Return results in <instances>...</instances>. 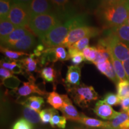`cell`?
Listing matches in <instances>:
<instances>
[{
	"instance_id": "6da1fadb",
	"label": "cell",
	"mask_w": 129,
	"mask_h": 129,
	"mask_svg": "<svg viewBox=\"0 0 129 129\" xmlns=\"http://www.w3.org/2000/svg\"><path fill=\"white\" fill-rule=\"evenodd\" d=\"M129 13V1L110 6H99L96 16L103 27L114 28L127 23Z\"/></svg>"
},
{
	"instance_id": "7a4b0ae2",
	"label": "cell",
	"mask_w": 129,
	"mask_h": 129,
	"mask_svg": "<svg viewBox=\"0 0 129 129\" xmlns=\"http://www.w3.org/2000/svg\"><path fill=\"white\" fill-rule=\"evenodd\" d=\"M63 23L56 13H47L31 17L28 26L34 34L41 40L48 32L59 24Z\"/></svg>"
},
{
	"instance_id": "3957f363",
	"label": "cell",
	"mask_w": 129,
	"mask_h": 129,
	"mask_svg": "<svg viewBox=\"0 0 129 129\" xmlns=\"http://www.w3.org/2000/svg\"><path fill=\"white\" fill-rule=\"evenodd\" d=\"M67 90L73 99L74 102L82 108H88L90 104L99 98V94L94 88L85 84L68 88Z\"/></svg>"
},
{
	"instance_id": "277c9868",
	"label": "cell",
	"mask_w": 129,
	"mask_h": 129,
	"mask_svg": "<svg viewBox=\"0 0 129 129\" xmlns=\"http://www.w3.org/2000/svg\"><path fill=\"white\" fill-rule=\"evenodd\" d=\"M98 44L107 48L109 52L120 61L123 62L129 59V46L111 32L107 36L101 38Z\"/></svg>"
},
{
	"instance_id": "5b68a950",
	"label": "cell",
	"mask_w": 129,
	"mask_h": 129,
	"mask_svg": "<svg viewBox=\"0 0 129 129\" xmlns=\"http://www.w3.org/2000/svg\"><path fill=\"white\" fill-rule=\"evenodd\" d=\"M70 31L68 26L62 23L53 28L40 40L47 48L56 47L62 45Z\"/></svg>"
},
{
	"instance_id": "8992f818",
	"label": "cell",
	"mask_w": 129,
	"mask_h": 129,
	"mask_svg": "<svg viewBox=\"0 0 129 129\" xmlns=\"http://www.w3.org/2000/svg\"><path fill=\"white\" fill-rule=\"evenodd\" d=\"M30 16L28 5L13 3L7 19L10 21L16 28L28 26Z\"/></svg>"
},
{
	"instance_id": "52a82bcc",
	"label": "cell",
	"mask_w": 129,
	"mask_h": 129,
	"mask_svg": "<svg viewBox=\"0 0 129 129\" xmlns=\"http://www.w3.org/2000/svg\"><path fill=\"white\" fill-rule=\"evenodd\" d=\"M102 32V29L97 27L88 26L78 27L69 32L61 46L69 48L72 44L84 37H90L91 38L98 37L101 34Z\"/></svg>"
},
{
	"instance_id": "ba28073f",
	"label": "cell",
	"mask_w": 129,
	"mask_h": 129,
	"mask_svg": "<svg viewBox=\"0 0 129 129\" xmlns=\"http://www.w3.org/2000/svg\"><path fill=\"white\" fill-rule=\"evenodd\" d=\"M54 13L63 22L78 14L73 0H50Z\"/></svg>"
},
{
	"instance_id": "9c48e42d",
	"label": "cell",
	"mask_w": 129,
	"mask_h": 129,
	"mask_svg": "<svg viewBox=\"0 0 129 129\" xmlns=\"http://www.w3.org/2000/svg\"><path fill=\"white\" fill-rule=\"evenodd\" d=\"M14 91L19 98L28 96L33 93H37L42 96L48 94L46 91L40 88L35 84V79L33 76H30L28 82H23V85L20 88L14 89Z\"/></svg>"
},
{
	"instance_id": "30bf717a",
	"label": "cell",
	"mask_w": 129,
	"mask_h": 129,
	"mask_svg": "<svg viewBox=\"0 0 129 129\" xmlns=\"http://www.w3.org/2000/svg\"><path fill=\"white\" fill-rule=\"evenodd\" d=\"M28 7L31 17L39 14L54 13L50 0H32Z\"/></svg>"
},
{
	"instance_id": "8fae6325",
	"label": "cell",
	"mask_w": 129,
	"mask_h": 129,
	"mask_svg": "<svg viewBox=\"0 0 129 129\" xmlns=\"http://www.w3.org/2000/svg\"><path fill=\"white\" fill-rule=\"evenodd\" d=\"M62 113L63 116L67 118V120L72 121L80 122L83 113H80L77 111L76 108L72 104V102L67 94L64 96V102L63 106L60 109Z\"/></svg>"
},
{
	"instance_id": "7c38bea8",
	"label": "cell",
	"mask_w": 129,
	"mask_h": 129,
	"mask_svg": "<svg viewBox=\"0 0 129 129\" xmlns=\"http://www.w3.org/2000/svg\"><path fill=\"white\" fill-rule=\"evenodd\" d=\"M93 112L97 116L104 120H112L119 114L110 105L106 104L103 100H100L96 102L93 109Z\"/></svg>"
},
{
	"instance_id": "4fadbf2b",
	"label": "cell",
	"mask_w": 129,
	"mask_h": 129,
	"mask_svg": "<svg viewBox=\"0 0 129 129\" xmlns=\"http://www.w3.org/2000/svg\"><path fill=\"white\" fill-rule=\"evenodd\" d=\"M29 33H30L29 30L25 27L16 28L10 34H9L6 38L1 41V46L10 48L21 38Z\"/></svg>"
},
{
	"instance_id": "5bb4252c",
	"label": "cell",
	"mask_w": 129,
	"mask_h": 129,
	"mask_svg": "<svg viewBox=\"0 0 129 129\" xmlns=\"http://www.w3.org/2000/svg\"><path fill=\"white\" fill-rule=\"evenodd\" d=\"M81 70L78 66L71 65L68 67V71L64 80L66 88L73 87L80 85Z\"/></svg>"
},
{
	"instance_id": "9a60e30c",
	"label": "cell",
	"mask_w": 129,
	"mask_h": 129,
	"mask_svg": "<svg viewBox=\"0 0 129 129\" xmlns=\"http://www.w3.org/2000/svg\"><path fill=\"white\" fill-rule=\"evenodd\" d=\"M36 44V40L33 34L29 33L14 44L10 48L19 51H27L31 49Z\"/></svg>"
},
{
	"instance_id": "2e32d148",
	"label": "cell",
	"mask_w": 129,
	"mask_h": 129,
	"mask_svg": "<svg viewBox=\"0 0 129 129\" xmlns=\"http://www.w3.org/2000/svg\"><path fill=\"white\" fill-rule=\"evenodd\" d=\"M80 122L90 128L110 129V127H109V122L103 121L98 120V119H95L93 118L87 117V116H85L84 114H83V115H82L81 118Z\"/></svg>"
},
{
	"instance_id": "e0dca14e",
	"label": "cell",
	"mask_w": 129,
	"mask_h": 129,
	"mask_svg": "<svg viewBox=\"0 0 129 129\" xmlns=\"http://www.w3.org/2000/svg\"><path fill=\"white\" fill-rule=\"evenodd\" d=\"M20 104L23 106L29 108L38 113H40L42 107L44 104V100L40 96H32L29 97L25 101L21 102Z\"/></svg>"
},
{
	"instance_id": "ac0fdd59",
	"label": "cell",
	"mask_w": 129,
	"mask_h": 129,
	"mask_svg": "<svg viewBox=\"0 0 129 129\" xmlns=\"http://www.w3.org/2000/svg\"><path fill=\"white\" fill-rule=\"evenodd\" d=\"M71 30L78 27L84 26L88 24L87 16L84 14H78L64 22Z\"/></svg>"
},
{
	"instance_id": "d6986e66",
	"label": "cell",
	"mask_w": 129,
	"mask_h": 129,
	"mask_svg": "<svg viewBox=\"0 0 129 129\" xmlns=\"http://www.w3.org/2000/svg\"><path fill=\"white\" fill-rule=\"evenodd\" d=\"M40 77L46 83H52L53 85H56L57 81V73L53 65L41 69L40 72Z\"/></svg>"
},
{
	"instance_id": "ffe728a7",
	"label": "cell",
	"mask_w": 129,
	"mask_h": 129,
	"mask_svg": "<svg viewBox=\"0 0 129 129\" xmlns=\"http://www.w3.org/2000/svg\"><path fill=\"white\" fill-rule=\"evenodd\" d=\"M110 32L117 36L122 42L129 46V26L127 23L111 29Z\"/></svg>"
},
{
	"instance_id": "44dd1931",
	"label": "cell",
	"mask_w": 129,
	"mask_h": 129,
	"mask_svg": "<svg viewBox=\"0 0 129 129\" xmlns=\"http://www.w3.org/2000/svg\"><path fill=\"white\" fill-rule=\"evenodd\" d=\"M65 94H59L53 91L49 93L47 97V102L55 109H60L63 106Z\"/></svg>"
},
{
	"instance_id": "7402d4cb",
	"label": "cell",
	"mask_w": 129,
	"mask_h": 129,
	"mask_svg": "<svg viewBox=\"0 0 129 129\" xmlns=\"http://www.w3.org/2000/svg\"><path fill=\"white\" fill-rule=\"evenodd\" d=\"M109 53L110 54V61L114 69H115V71L117 75L119 81L128 80L121 61L117 59L111 52H109Z\"/></svg>"
},
{
	"instance_id": "603a6c76",
	"label": "cell",
	"mask_w": 129,
	"mask_h": 129,
	"mask_svg": "<svg viewBox=\"0 0 129 129\" xmlns=\"http://www.w3.org/2000/svg\"><path fill=\"white\" fill-rule=\"evenodd\" d=\"M34 54H30L28 57L24 58L18 60L19 62L22 64L23 68L25 69L26 72L28 74H30L32 72L37 71V64L39 62L38 59H35Z\"/></svg>"
},
{
	"instance_id": "cb8c5ba5",
	"label": "cell",
	"mask_w": 129,
	"mask_h": 129,
	"mask_svg": "<svg viewBox=\"0 0 129 129\" xmlns=\"http://www.w3.org/2000/svg\"><path fill=\"white\" fill-rule=\"evenodd\" d=\"M22 114L25 118L32 124L37 125L41 123L40 113L35 111L29 108L24 106L22 109Z\"/></svg>"
},
{
	"instance_id": "d4e9b609",
	"label": "cell",
	"mask_w": 129,
	"mask_h": 129,
	"mask_svg": "<svg viewBox=\"0 0 129 129\" xmlns=\"http://www.w3.org/2000/svg\"><path fill=\"white\" fill-rule=\"evenodd\" d=\"M18 60H12L9 59L8 61H6L4 59L1 60V67H3L8 70L12 71L13 74H20L22 73L23 71V67L20 63H18Z\"/></svg>"
},
{
	"instance_id": "484cf974",
	"label": "cell",
	"mask_w": 129,
	"mask_h": 129,
	"mask_svg": "<svg viewBox=\"0 0 129 129\" xmlns=\"http://www.w3.org/2000/svg\"><path fill=\"white\" fill-rule=\"evenodd\" d=\"M16 28V27L7 19L1 20L0 22V39L2 41Z\"/></svg>"
},
{
	"instance_id": "4316f807",
	"label": "cell",
	"mask_w": 129,
	"mask_h": 129,
	"mask_svg": "<svg viewBox=\"0 0 129 129\" xmlns=\"http://www.w3.org/2000/svg\"><path fill=\"white\" fill-rule=\"evenodd\" d=\"M129 119V115L127 112H119V114L109 122L110 129H120L125 121Z\"/></svg>"
},
{
	"instance_id": "83f0119b",
	"label": "cell",
	"mask_w": 129,
	"mask_h": 129,
	"mask_svg": "<svg viewBox=\"0 0 129 129\" xmlns=\"http://www.w3.org/2000/svg\"><path fill=\"white\" fill-rule=\"evenodd\" d=\"M96 47L97 48V55L96 59L93 63L96 64L99 63L104 62L108 60H110V54L107 48L99 44H98Z\"/></svg>"
},
{
	"instance_id": "f1b7e54d",
	"label": "cell",
	"mask_w": 129,
	"mask_h": 129,
	"mask_svg": "<svg viewBox=\"0 0 129 129\" xmlns=\"http://www.w3.org/2000/svg\"><path fill=\"white\" fill-rule=\"evenodd\" d=\"M69 59L74 66H78L85 60V57L82 51L72 48H69L68 51Z\"/></svg>"
},
{
	"instance_id": "f546056e",
	"label": "cell",
	"mask_w": 129,
	"mask_h": 129,
	"mask_svg": "<svg viewBox=\"0 0 129 129\" xmlns=\"http://www.w3.org/2000/svg\"><path fill=\"white\" fill-rule=\"evenodd\" d=\"M1 51L6 56V57L12 60H16L24 56H29L28 53H25L24 51L13 50L9 48L3 46H1Z\"/></svg>"
},
{
	"instance_id": "4dcf8cb0",
	"label": "cell",
	"mask_w": 129,
	"mask_h": 129,
	"mask_svg": "<svg viewBox=\"0 0 129 129\" xmlns=\"http://www.w3.org/2000/svg\"><path fill=\"white\" fill-rule=\"evenodd\" d=\"M50 123L51 127L53 128L64 129L67 125V118L64 116L59 115V113L57 112L53 115Z\"/></svg>"
},
{
	"instance_id": "1f68e13d",
	"label": "cell",
	"mask_w": 129,
	"mask_h": 129,
	"mask_svg": "<svg viewBox=\"0 0 129 129\" xmlns=\"http://www.w3.org/2000/svg\"><path fill=\"white\" fill-rule=\"evenodd\" d=\"M117 95L121 100L128 97L129 94V81L125 80L120 81L117 85Z\"/></svg>"
},
{
	"instance_id": "d6a6232c",
	"label": "cell",
	"mask_w": 129,
	"mask_h": 129,
	"mask_svg": "<svg viewBox=\"0 0 129 129\" xmlns=\"http://www.w3.org/2000/svg\"><path fill=\"white\" fill-rule=\"evenodd\" d=\"M12 0H0V20L7 19L13 3Z\"/></svg>"
},
{
	"instance_id": "836d02e7",
	"label": "cell",
	"mask_w": 129,
	"mask_h": 129,
	"mask_svg": "<svg viewBox=\"0 0 129 129\" xmlns=\"http://www.w3.org/2000/svg\"><path fill=\"white\" fill-rule=\"evenodd\" d=\"M57 112V111L54 108H47L41 111L40 113V116L41 124H47L49 122H50L53 115Z\"/></svg>"
},
{
	"instance_id": "e575fe53",
	"label": "cell",
	"mask_w": 129,
	"mask_h": 129,
	"mask_svg": "<svg viewBox=\"0 0 129 129\" xmlns=\"http://www.w3.org/2000/svg\"><path fill=\"white\" fill-rule=\"evenodd\" d=\"M84 56L85 60L87 62H93L97 55V48L96 46H88L82 51Z\"/></svg>"
},
{
	"instance_id": "d590c367",
	"label": "cell",
	"mask_w": 129,
	"mask_h": 129,
	"mask_svg": "<svg viewBox=\"0 0 129 129\" xmlns=\"http://www.w3.org/2000/svg\"><path fill=\"white\" fill-rule=\"evenodd\" d=\"M53 48H54V53H55L56 62H57V61L63 62V61L69 60V58L68 53L66 51L64 47H63L62 46H59Z\"/></svg>"
},
{
	"instance_id": "8d00e7d4",
	"label": "cell",
	"mask_w": 129,
	"mask_h": 129,
	"mask_svg": "<svg viewBox=\"0 0 129 129\" xmlns=\"http://www.w3.org/2000/svg\"><path fill=\"white\" fill-rule=\"evenodd\" d=\"M103 101L110 106H117L120 104L121 99L117 94L113 93H107L103 98Z\"/></svg>"
},
{
	"instance_id": "74e56055",
	"label": "cell",
	"mask_w": 129,
	"mask_h": 129,
	"mask_svg": "<svg viewBox=\"0 0 129 129\" xmlns=\"http://www.w3.org/2000/svg\"><path fill=\"white\" fill-rule=\"evenodd\" d=\"M33 128L32 124L24 118H21L14 122L12 129H33Z\"/></svg>"
},
{
	"instance_id": "f35d334b",
	"label": "cell",
	"mask_w": 129,
	"mask_h": 129,
	"mask_svg": "<svg viewBox=\"0 0 129 129\" xmlns=\"http://www.w3.org/2000/svg\"><path fill=\"white\" fill-rule=\"evenodd\" d=\"M90 38H91V37H84V38H82V39L80 40L79 41H77L76 43L72 44L70 47L76 49L80 51H83L84 48L88 46Z\"/></svg>"
},
{
	"instance_id": "ab89813d",
	"label": "cell",
	"mask_w": 129,
	"mask_h": 129,
	"mask_svg": "<svg viewBox=\"0 0 129 129\" xmlns=\"http://www.w3.org/2000/svg\"><path fill=\"white\" fill-rule=\"evenodd\" d=\"M20 83V80L15 76L8 78L7 80H4V81H3V84L6 86L10 88H14V89H16V87L18 86Z\"/></svg>"
},
{
	"instance_id": "60d3db41",
	"label": "cell",
	"mask_w": 129,
	"mask_h": 129,
	"mask_svg": "<svg viewBox=\"0 0 129 129\" xmlns=\"http://www.w3.org/2000/svg\"><path fill=\"white\" fill-rule=\"evenodd\" d=\"M111 63V62L110 60H106V62L97 63L95 64V66H96L97 69H98V71H99L101 74L105 75V74H106V72H107V71L108 70Z\"/></svg>"
},
{
	"instance_id": "b9f144b4",
	"label": "cell",
	"mask_w": 129,
	"mask_h": 129,
	"mask_svg": "<svg viewBox=\"0 0 129 129\" xmlns=\"http://www.w3.org/2000/svg\"><path fill=\"white\" fill-rule=\"evenodd\" d=\"M0 76H1V80L3 81L7 79L13 77V73L10 71L4 68L3 67H1L0 68Z\"/></svg>"
},
{
	"instance_id": "7bdbcfd3",
	"label": "cell",
	"mask_w": 129,
	"mask_h": 129,
	"mask_svg": "<svg viewBox=\"0 0 129 129\" xmlns=\"http://www.w3.org/2000/svg\"><path fill=\"white\" fill-rule=\"evenodd\" d=\"M127 0H101V4L100 6H110L120 4Z\"/></svg>"
},
{
	"instance_id": "ee69618b",
	"label": "cell",
	"mask_w": 129,
	"mask_h": 129,
	"mask_svg": "<svg viewBox=\"0 0 129 129\" xmlns=\"http://www.w3.org/2000/svg\"><path fill=\"white\" fill-rule=\"evenodd\" d=\"M120 106H121V109L122 112H127L129 111V98L127 97V98H124L121 100L120 101Z\"/></svg>"
},
{
	"instance_id": "f6af8a7d",
	"label": "cell",
	"mask_w": 129,
	"mask_h": 129,
	"mask_svg": "<svg viewBox=\"0 0 129 129\" xmlns=\"http://www.w3.org/2000/svg\"><path fill=\"white\" fill-rule=\"evenodd\" d=\"M122 64H123L125 74H126L127 75V79H128V80L129 81V59L125 61H123V62H122Z\"/></svg>"
},
{
	"instance_id": "bcb514c9",
	"label": "cell",
	"mask_w": 129,
	"mask_h": 129,
	"mask_svg": "<svg viewBox=\"0 0 129 129\" xmlns=\"http://www.w3.org/2000/svg\"><path fill=\"white\" fill-rule=\"evenodd\" d=\"M13 3H17V4H23L28 5L32 0H12Z\"/></svg>"
},
{
	"instance_id": "7dc6e473",
	"label": "cell",
	"mask_w": 129,
	"mask_h": 129,
	"mask_svg": "<svg viewBox=\"0 0 129 129\" xmlns=\"http://www.w3.org/2000/svg\"><path fill=\"white\" fill-rule=\"evenodd\" d=\"M89 1H92V0H78V4H80L84 6V5L86 4V3L88 2Z\"/></svg>"
},
{
	"instance_id": "c3c4849f",
	"label": "cell",
	"mask_w": 129,
	"mask_h": 129,
	"mask_svg": "<svg viewBox=\"0 0 129 129\" xmlns=\"http://www.w3.org/2000/svg\"><path fill=\"white\" fill-rule=\"evenodd\" d=\"M68 129H90V128H84V127H71V128H68Z\"/></svg>"
},
{
	"instance_id": "681fc988",
	"label": "cell",
	"mask_w": 129,
	"mask_h": 129,
	"mask_svg": "<svg viewBox=\"0 0 129 129\" xmlns=\"http://www.w3.org/2000/svg\"><path fill=\"white\" fill-rule=\"evenodd\" d=\"M127 23L128 24V26H129V13H128V19H127Z\"/></svg>"
},
{
	"instance_id": "f907efd6",
	"label": "cell",
	"mask_w": 129,
	"mask_h": 129,
	"mask_svg": "<svg viewBox=\"0 0 129 129\" xmlns=\"http://www.w3.org/2000/svg\"><path fill=\"white\" fill-rule=\"evenodd\" d=\"M36 129H49L47 128H36Z\"/></svg>"
},
{
	"instance_id": "816d5d0a",
	"label": "cell",
	"mask_w": 129,
	"mask_h": 129,
	"mask_svg": "<svg viewBox=\"0 0 129 129\" xmlns=\"http://www.w3.org/2000/svg\"><path fill=\"white\" fill-rule=\"evenodd\" d=\"M75 1H76V2H77V4H78V0H75Z\"/></svg>"
},
{
	"instance_id": "f5cc1de1",
	"label": "cell",
	"mask_w": 129,
	"mask_h": 129,
	"mask_svg": "<svg viewBox=\"0 0 129 129\" xmlns=\"http://www.w3.org/2000/svg\"><path fill=\"white\" fill-rule=\"evenodd\" d=\"M127 114H128V115H129V111H128V112H127Z\"/></svg>"
},
{
	"instance_id": "db71d44e",
	"label": "cell",
	"mask_w": 129,
	"mask_h": 129,
	"mask_svg": "<svg viewBox=\"0 0 129 129\" xmlns=\"http://www.w3.org/2000/svg\"><path fill=\"white\" fill-rule=\"evenodd\" d=\"M128 97L129 98V94H128Z\"/></svg>"
},
{
	"instance_id": "11a10c76",
	"label": "cell",
	"mask_w": 129,
	"mask_h": 129,
	"mask_svg": "<svg viewBox=\"0 0 129 129\" xmlns=\"http://www.w3.org/2000/svg\"><path fill=\"white\" fill-rule=\"evenodd\" d=\"M108 129H109V128H108Z\"/></svg>"
},
{
	"instance_id": "9f6ffc18",
	"label": "cell",
	"mask_w": 129,
	"mask_h": 129,
	"mask_svg": "<svg viewBox=\"0 0 129 129\" xmlns=\"http://www.w3.org/2000/svg\"><path fill=\"white\" fill-rule=\"evenodd\" d=\"M128 1H129V0H128Z\"/></svg>"
}]
</instances>
